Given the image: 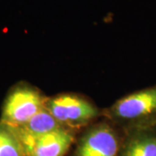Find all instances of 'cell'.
Returning <instances> with one entry per match:
<instances>
[{
  "label": "cell",
  "instance_id": "1",
  "mask_svg": "<svg viewBox=\"0 0 156 156\" xmlns=\"http://www.w3.org/2000/svg\"><path fill=\"white\" fill-rule=\"evenodd\" d=\"M107 115L128 128L156 123V85L137 90L114 103Z\"/></svg>",
  "mask_w": 156,
  "mask_h": 156
},
{
  "label": "cell",
  "instance_id": "2",
  "mask_svg": "<svg viewBox=\"0 0 156 156\" xmlns=\"http://www.w3.org/2000/svg\"><path fill=\"white\" fill-rule=\"evenodd\" d=\"M46 99L29 86H18L9 94L3 109L2 125L9 128L21 127L45 108Z\"/></svg>",
  "mask_w": 156,
  "mask_h": 156
},
{
  "label": "cell",
  "instance_id": "3",
  "mask_svg": "<svg viewBox=\"0 0 156 156\" xmlns=\"http://www.w3.org/2000/svg\"><path fill=\"white\" fill-rule=\"evenodd\" d=\"M45 108L64 128L86 124L99 115L97 108L92 103L70 94L46 99Z\"/></svg>",
  "mask_w": 156,
  "mask_h": 156
},
{
  "label": "cell",
  "instance_id": "4",
  "mask_svg": "<svg viewBox=\"0 0 156 156\" xmlns=\"http://www.w3.org/2000/svg\"><path fill=\"white\" fill-rule=\"evenodd\" d=\"M11 130L19 140L24 156H63L74 141V135L67 128L38 135Z\"/></svg>",
  "mask_w": 156,
  "mask_h": 156
},
{
  "label": "cell",
  "instance_id": "5",
  "mask_svg": "<svg viewBox=\"0 0 156 156\" xmlns=\"http://www.w3.org/2000/svg\"><path fill=\"white\" fill-rule=\"evenodd\" d=\"M120 140L107 123L90 128L81 138L76 156H119Z\"/></svg>",
  "mask_w": 156,
  "mask_h": 156
},
{
  "label": "cell",
  "instance_id": "6",
  "mask_svg": "<svg viewBox=\"0 0 156 156\" xmlns=\"http://www.w3.org/2000/svg\"><path fill=\"white\" fill-rule=\"evenodd\" d=\"M119 156H156V123L128 128Z\"/></svg>",
  "mask_w": 156,
  "mask_h": 156
},
{
  "label": "cell",
  "instance_id": "7",
  "mask_svg": "<svg viewBox=\"0 0 156 156\" xmlns=\"http://www.w3.org/2000/svg\"><path fill=\"white\" fill-rule=\"evenodd\" d=\"M62 128L64 127H62L56 121L46 108H44L41 111H39L36 115H34L29 122L23 124V126L11 129L17 130L28 134L38 135L53 132Z\"/></svg>",
  "mask_w": 156,
  "mask_h": 156
},
{
  "label": "cell",
  "instance_id": "8",
  "mask_svg": "<svg viewBox=\"0 0 156 156\" xmlns=\"http://www.w3.org/2000/svg\"><path fill=\"white\" fill-rule=\"evenodd\" d=\"M0 156H24L17 136L2 124L0 126Z\"/></svg>",
  "mask_w": 156,
  "mask_h": 156
}]
</instances>
